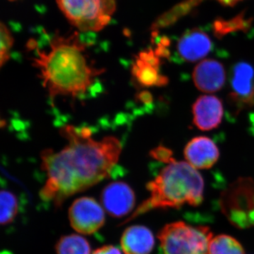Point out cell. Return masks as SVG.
I'll return each instance as SVG.
<instances>
[{"mask_svg":"<svg viewBox=\"0 0 254 254\" xmlns=\"http://www.w3.org/2000/svg\"><path fill=\"white\" fill-rule=\"evenodd\" d=\"M60 133L68 144L60 151L46 149L41 153V168L46 173L47 180L40 194L57 206L68 197L109 177L123 150L116 137L93 139L88 127L67 125Z\"/></svg>","mask_w":254,"mask_h":254,"instance_id":"1","label":"cell"},{"mask_svg":"<svg viewBox=\"0 0 254 254\" xmlns=\"http://www.w3.org/2000/svg\"><path fill=\"white\" fill-rule=\"evenodd\" d=\"M218 1L225 6H233L241 0H218Z\"/></svg>","mask_w":254,"mask_h":254,"instance_id":"23","label":"cell"},{"mask_svg":"<svg viewBox=\"0 0 254 254\" xmlns=\"http://www.w3.org/2000/svg\"><path fill=\"white\" fill-rule=\"evenodd\" d=\"M229 103L235 114L254 106V68L247 63L235 65L231 78Z\"/></svg>","mask_w":254,"mask_h":254,"instance_id":"8","label":"cell"},{"mask_svg":"<svg viewBox=\"0 0 254 254\" xmlns=\"http://www.w3.org/2000/svg\"><path fill=\"white\" fill-rule=\"evenodd\" d=\"M222 213L234 226L240 229L254 227V180L240 177L220 195Z\"/></svg>","mask_w":254,"mask_h":254,"instance_id":"6","label":"cell"},{"mask_svg":"<svg viewBox=\"0 0 254 254\" xmlns=\"http://www.w3.org/2000/svg\"><path fill=\"white\" fill-rule=\"evenodd\" d=\"M103 208L109 215L122 218L128 215L135 206L134 192L127 184L115 182L105 187L102 192Z\"/></svg>","mask_w":254,"mask_h":254,"instance_id":"10","label":"cell"},{"mask_svg":"<svg viewBox=\"0 0 254 254\" xmlns=\"http://www.w3.org/2000/svg\"><path fill=\"white\" fill-rule=\"evenodd\" d=\"M1 49H0V66H3L7 63L10 58V51L14 43V38L11 32L4 23H1Z\"/></svg>","mask_w":254,"mask_h":254,"instance_id":"19","label":"cell"},{"mask_svg":"<svg viewBox=\"0 0 254 254\" xmlns=\"http://www.w3.org/2000/svg\"><path fill=\"white\" fill-rule=\"evenodd\" d=\"M68 218L73 230L83 235H91L104 225L105 211L94 198L82 197L70 207Z\"/></svg>","mask_w":254,"mask_h":254,"instance_id":"7","label":"cell"},{"mask_svg":"<svg viewBox=\"0 0 254 254\" xmlns=\"http://www.w3.org/2000/svg\"><path fill=\"white\" fill-rule=\"evenodd\" d=\"M193 123L201 131H210L221 123L224 108L222 102L213 95H202L192 107Z\"/></svg>","mask_w":254,"mask_h":254,"instance_id":"11","label":"cell"},{"mask_svg":"<svg viewBox=\"0 0 254 254\" xmlns=\"http://www.w3.org/2000/svg\"><path fill=\"white\" fill-rule=\"evenodd\" d=\"M71 24L81 32L101 31L116 10L115 0H56Z\"/></svg>","mask_w":254,"mask_h":254,"instance_id":"5","label":"cell"},{"mask_svg":"<svg viewBox=\"0 0 254 254\" xmlns=\"http://www.w3.org/2000/svg\"><path fill=\"white\" fill-rule=\"evenodd\" d=\"M150 195L129 220L154 209L198 206L203 200L204 181L196 169L187 162L168 164L154 180L147 184Z\"/></svg>","mask_w":254,"mask_h":254,"instance_id":"3","label":"cell"},{"mask_svg":"<svg viewBox=\"0 0 254 254\" xmlns=\"http://www.w3.org/2000/svg\"><path fill=\"white\" fill-rule=\"evenodd\" d=\"M137 100L144 104H149L153 101V95L149 91H142L136 95Z\"/></svg>","mask_w":254,"mask_h":254,"instance_id":"22","label":"cell"},{"mask_svg":"<svg viewBox=\"0 0 254 254\" xmlns=\"http://www.w3.org/2000/svg\"><path fill=\"white\" fill-rule=\"evenodd\" d=\"M154 245L153 233L142 225L128 227L121 238V247L125 254H150Z\"/></svg>","mask_w":254,"mask_h":254,"instance_id":"15","label":"cell"},{"mask_svg":"<svg viewBox=\"0 0 254 254\" xmlns=\"http://www.w3.org/2000/svg\"><path fill=\"white\" fill-rule=\"evenodd\" d=\"M92 254H122L121 252L114 246H105L94 251Z\"/></svg>","mask_w":254,"mask_h":254,"instance_id":"21","label":"cell"},{"mask_svg":"<svg viewBox=\"0 0 254 254\" xmlns=\"http://www.w3.org/2000/svg\"><path fill=\"white\" fill-rule=\"evenodd\" d=\"M150 155L152 158L163 163L170 164L175 160L173 156V151L170 148L163 145L153 148L150 151Z\"/></svg>","mask_w":254,"mask_h":254,"instance_id":"20","label":"cell"},{"mask_svg":"<svg viewBox=\"0 0 254 254\" xmlns=\"http://www.w3.org/2000/svg\"><path fill=\"white\" fill-rule=\"evenodd\" d=\"M213 233L205 226H193L185 222H172L158 234L164 254H209Z\"/></svg>","mask_w":254,"mask_h":254,"instance_id":"4","label":"cell"},{"mask_svg":"<svg viewBox=\"0 0 254 254\" xmlns=\"http://www.w3.org/2000/svg\"><path fill=\"white\" fill-rule=\"evenodd\" d=\"M57 254H90L91 247L86 239L69 235L60 239L56 245Z\"/></svg>","mask_w":254,"mask_h":254,"instance_id":"16","label":"cell"},{"mask_svg":"<svg viewBox=\"0 0 254 254\" xmlns=\"http://www.w3.org/2000/svg\"><path fill=\"white\" fill-rule=\"evenodd\" d=\"M161 58L155 50L141 51L136 57L131 72L137 83L143 88L166 86L169 78L160 72Z\"/></svg>","mask_w":254,"mask_h":254,"instance_id":"9","label":"cell"},{"mask_svg":"<svg viewBox=\"0 0 254 254\" xmlns=\"http://www.w3.org/2000/svg\"><path fill=\"white\" fill-rule=\"evenodd\" d=\"M180 58L187 63H195L203 59L212 49L210 37L199 28L185 32L177 43Z\"/></svg>","mask_w":254,"mask_h":254,"instance_id":"14","label":"cell"},{"mask_svg":"<svg viewBox=\"0 0 254 254\" xmlns=\"http://www.w3.org/2000/svg\"><path fill=\"white\" fill-rule=\"evenodd\" d=\"M192 76L195 87L206 93L220 91L226 81L223 64L213 59L205 60L198 64L193 69Z\"/></svg>","mask_w":254,"mask_h":254,"instance_id":"12","label":"cell"},{"mask_svg":"<svg viewBox=\"0 0 254 254\" xmlns=\"http://www.w3.org/2000/svg\"><path fill=\"white\" fill-rule=\"evenodd\" d=\"M86 46L78 32L68 36L55 35L47 51L40 50L35 41L28 43V48L36 49L32 64L39 71V78L50 98L81 96L104 72L105 69L88 63Z\"/></svg>","mask_w":254,"mask_h":254,"instance_id":"2","label":"cell"},{"mask_svg":"<svg viewBox=\"0 0 254 254\" xmlns=\"http://www.w3.org/2000/svg\"><path fill=\"white\" fill-rule=\"evenodd\" d=\"M187 163L198 170L211 168L218 161L220 151L213 140L205 136L193 138L185 148Z\"/></svg>","mask_w":254,"mask_h":254,"instance_id":"13","label":"cell"},{"mask_svg":"<svg viewBox=\"0 0 254 254\" xmlns=\"http://www.w3.org/2000/svg\"><path fill=\"white\" fill-rule=\"evenodd\" d=\"M0 221L2 225L11 223L16 218L18 211V201L16 195L9 190H2L0 195Z\"/></svg>","mask_w":254,"mask_h":254,"instance_id":"18","label":"cell"},{"mask_svg":"<svg viewBox=\"0 0 254 254\" xmlns=\"http://www.w3.org/2000/svg\"><path fill=\"white\" fill-rule=\"evenodd\" d=\"M208 252L209 254H245L240 242L226 235L213 237L209 244Z\"/></svg>","mask_w":254,"mask_h":254,"instance_id":"17","label":"cell"}]
</instances>
